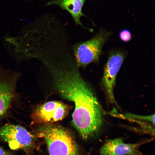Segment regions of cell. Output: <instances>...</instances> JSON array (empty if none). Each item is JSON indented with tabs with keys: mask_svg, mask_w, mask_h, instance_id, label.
<instances>
[{
	"mask_svg": "<svg viewBox=\"0 0 155 155\" xmlns=\"http://www.w3.org/2000/svg\"><path fill=\"white\" fill-rule=\"evenodd\" d=\"M119 35L121 40L125 42L129 41L132 38V35L130 32L126 29L121 30L119 33Z\"/></svg>",
	"mask_w": 155,
	"mask_h": 155,
	"instance_id": "cell-11",
	"label": "cell"
},
{
	"mask_svg": "<svg viewBox=\"0 0 155 155\" xmlns=\"http://www.w3.org/2000/svg\"><path fill=\"white\" fill-rule=\"evenodd\" d=\"M126 56L123 49L111 50L104 67L102 83L107 97L112 103H116L113 90L116 76Z\"/></svg>",
	"mask_w": 155,
	"mask_h": 155,
	"instance_id": "cell-5",
	"label": "cell"
},
{
	"mask_svg": "<svg viewBox=\"0 0 155 155\" xmlns=\"http://www.w3.org/2000/svg\"><path fill=\"white\" fill-rule=\"evenodd\" d=\"M0 155H13L9 151L0 146Z\"/></svg>",
	"mask_w": 155,
	"mask_h": 155,
	"instance_id": "cell-12",
	"label": "cell"
},
{
	"mask_svg": "<svg viewBox=\"0 0 155 155\" xmlns=\"http://www.w3.org/2000/svg\"><path fill=\"white\" fill-rule=\"evenodd\" d=\"M44 66L57 92L74 103L72 123L80 136L86 140L96 135L104 125L103 110L82 78L73 57L69 55H58L47 60Z\"/></svg>",
	"mask_w": 155,
	"mask_h": 155,
	"instance_id": "cell-1",
	"label": "cell"
},
{
	"mask_svg": "<svg viewBox=\"0 0 155 155\" xmlns=\"http://www.w3.org/2000/svg\"><path fill=\"white\" fill-rule=\"evenodd\" d=\"M151 140L135 144L126 143L121 138L109 139L106 141L100 149V155H142L140 147Z\"/></svg>",
	"mask_w": 155,
	"mask_h": 155,
	"instance_id": "cell-7",
	"label": "cell"
},
{
	"mask_svg": "<svg viewBox=\"0 0 155 155\" xmlns=\"http://www.w3.org/2000/svg\"><path fill=\"white\" fill-rule=\"evenodd\" d=\"M85 0H53L47 2V5H57L67 11L73 18L75 24L86 29L80 20L82 16H86L82 11Z\"/></svg>",
	"mask_w": 155,
	"mask_h": 155,
	"instance_id": "cell-9",
	"label": "cell"
},
{
	"mask_svg": "<svg viewBox=\"0 0 155 155\" xmlns=\"http://www.w3.org/2000/svg\"><path fill=\"white\" fill-rule=\"evenodd\" d=\"M35 137L36 135L19 125L6 124L0 128V140L13 150H21L27 153L34 147Z\"/></svg>",
	"mask_w": 155,
	"mask_h": 155,
	"instance_id": "cell-4",
	"label": "cell"
},
{
	"mask_svg": "<svg viewBox=\"0 0 155 155\" xmlns=\"http://www.w3.org/2000/svg\"><path fill=\"white\" fill-rule=\"evenodd\" d=\"M36 134L44 140L49 155H79L73 136L62 127L52 124L42 125L36 130Z\"/></svg>",
	"mask_w": 155,
	"mask_h": 155,
	"instance_id": "cell-2",
	"label": "cell"
},
{
	"mask_svg": "<svg viewBox=\"0 0 155 155\" xmlns=\"http://www.w3.org/2000/svg\"><path fill=\"white\" fill-rule=\"evenodd\" d=\"M17 78L0 74V118L7 112L14 97Z\"/></svg>",
	"mask_w": 155,
	"mask_h": 155,
	"instance_id": "cell-8",
	"label": "cell"
},
{
	"mask_svg": "<svg viewBox=\"0 0 155 155\" xmlns=\"http://www.w3.org/2000/svg\"><path fill=\"white\" fill-rule=\"evenodd\" d=\"M69 109L68 105L62 102L49 101L37 107L32 114L31 118L35 123L51 124L65 118Z\"/></svg>",
	"mask_w": 155,
	"mask_h": 155,
	"instance_id": "cell-6",
	"label": "cell"
},
{
	"mask_svg": "<svg viewBox=\"0 0 155 155\" xmlns=\"http://www.w3.org/2000/svg\"><path fill=\"white\" fill-rule=\"evenodd\" d=\"M113 33L102 28L90 39L75 43L71 49L78 67L85 68L92 63H97L102 53V48Z\"/></svg>",
	"mask_w": 155,
	"mask_h": 155,
	"instance_id": "cell-3",
	"label": "cell"
},
{
	"mask_svg": "<svg viewBox=\"0 0 155 155\" xmlns=\"http://www.w3.org/2000/svg\"><path fill=\"white\" fill-rule=\"evenodd\" d=\"M122 118H129L135 120L144 121L150 122L154 125H155V115L147 116H143L135 114L127 113L125 115H121Z\"/></svg>",
	"mask_w": 155,
	"mask_h": 155,
	"instance_id": "cell-10",
	"label": "cell"
}]
</instances>
